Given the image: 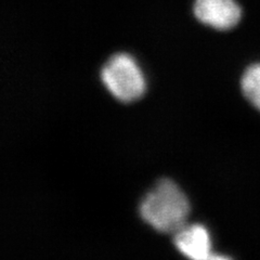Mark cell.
<instances>
[{"mask_svg": "<svg viewBox=\"0 0 260 260\" xmlns=\"http://www.w3.org/2000/svg\"><path fill=\"white\" fill-rule=\"evenodd\" d=\"M193 11L200 22L220 30L237 26L242 18L235 0H195Z\"/></svg>", "mask_w": 260, "mask_h": 260, "instance_id": "3", "label": "cell"}, {"mask_svg": "<svg viewBox=\"0 0 260 260\" xmlns=\"http://www.w3.org/2000/svg\"><path fill=\"white\" fill-rule=\"evenodd\" d=\"M174 243L178 250L188 258L210 259L209 234L203 225H184L175 233Z\"/></svg>", "mask_w": 260, "mask_h": 260, "instance_id": "4", "label": "cell"}, {"mask_svg": "<svg viewBox=\"0 0 260 260\" xmlns=\"http://www.w3.org/2000/svg\"><path fill=\"white\" fill-rule=\"evenodd\" d=\"M190 204L183 192L168 179H161L140 204L145 222L160 233H176L185 225Z\"/></svg>", "mask_w": 260, "mask_h": 260, "instance_id": "1", "label": "cell"}, {"mask_svg": "<svg viewBox=\"0 0 260 260\" xmlns=\"http://www.w3.org/2000/svg\"><path fill=\"white\" fill-rule=\"evenodd\" d=\"M241 86L246 99L260 111V63L250 65L245 71Z\"/></svg>", "mask_w": 260, "mask_h": 260, "instance_id": "5", "label": "cell"}, {"mask_svg": "<svg viewBox=\"0 0 260 260\" xmlns=\"http://www.w3.org/2000/svg\"><path fill=\"white\" fill-rule=\"evenodd\" d=\"M101 79L108 90L121 102H133L145 91V81L136 61L127 53L111 56L101 71Z\"/></svg>", "mask_w": 260, "mask_h": 260, "instance_id": "2", "label": "cell"}]
</instances>
